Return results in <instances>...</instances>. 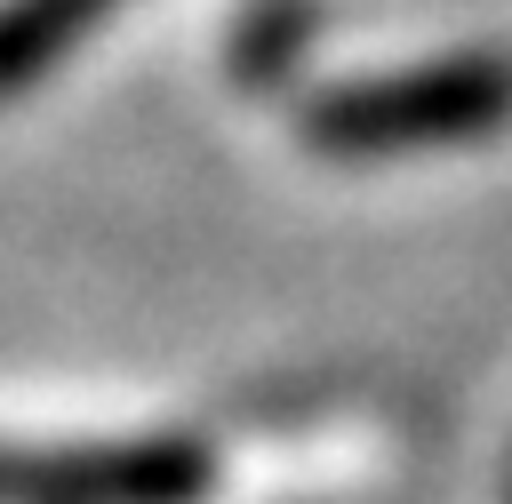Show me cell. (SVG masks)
Masks as SVG:
<instances>
[{"label":"cell","mask_w":512,"mask_h":504,"mask_svg":"<svg viewBox=\"0 0 512 504\" xmlns=\"http://www.w3.org/2000/svg\"><path fill=\"white\" fill-rule=\"evenodd\" d=\"M208 480H216V464L192 432L72 440V448L0 440V504H200Z\"/></svg>","instance_id":"cell-2"},{"label":"cell","mask_w":512,"mask_h":504,"mask_svg":"<svg viewBox=\"0 0 512 504\" xmlns=\"http://www.w3.org/2000/svg\"><path fill=\"white\" fill-rule=\"evenodd\" d=\"M512 128V56L504 48H456L408 72H376L352 88L312 96L304 144L328 160H400V152H448Z\"/></svg>","instance_id":"cell-1"},{"label":"cell","mask_w":512,"mask_h":504,"mask_svg":"<svg viewBox=\"0 0 512 504\" xmlns=\"http://www.w3.org/2000/svg\"><path fill=\"white\" fill-rule=\"evenodd\" d=\"M112 16V0H8L0 8V96L32 88L48 64H64V48L80 32H96Z\"/></svg>","instance_id":"cell-3"}]
</instances>
